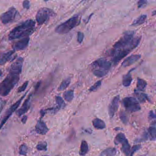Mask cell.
<instances>
[{"label":"cell","mask_w":156,"mask_h":156,"mask_svg":"<svg viewBox=\"0 0 156 156\" xmlns=\"http://www.w3.org/2000/svg\"><path fill=\"white\" fill-rule=\"evenodd\" d=\"M134 34L133 31H126L113 45L109 52L114 64L118 63L139 44L141 37H134Z\"/></svg>","instance_id":"obj_1"},{"label":"cell","mask_w":156,"mask_h":156,"mask_svg":"<svg viewBox=\"0 0 156 156\" xmlns=\"http://www.w3.org/2000/svg\"><path fill=\"white\" fill-rule=\"evenodd\" d=\"M36 23L32 20H28L23 22L13 28L9 34L10 41L28 37L32 33Z\"/></svg>","instance_id":"obj_2"},{"label":"cell","mask_w":156,"mask_h":156,"mask_svg":"<svg viewBox=\"0 0 156 156\" xmlns=\"http://www.w3.org/2000/svg\"><path fill=\"white\" fill-rule=\"evenodd\" d=\"M20 79V75L9 73L5 79L0 83V95L3 97L8 96L17 84Z\"/></svg>","instance_id":"obj_3"},{"label":"cell","mask_w":156,"mask_h":156,"mask_svg":"<svg viewBox=\"0 0 156 156\" xmlns=\"http://www.w3.org/2000/svg\"><path fill=\"white\" fill-rule=\"evenodd\" d=\"M112 64L104 58H99L94 61L91 64L94 70L93 73L97 77H102L107 74L111 68Z\"/></svg>","instance_id":"obj_4"},{"label":"cell","mask_w":156,"mask_h":156,"mask_svg":"<svg viewBox=\"0 0 156 156\" xmlns=\"http://www.w3.org/2000/svg\"><path fill=\"white\" fill-rule=\"evenodd\" d=\"M80 20L81 19L78 15H74L66 21L58 25L55 28V32L61 34H67L79 25Z\"/></svg>","instance_id":"obj_5"},{"label":"cell","mask_w":156,"mask_h":156,"mask_svg":"<svg viewBox=\"0 0 156 156\" xmlns=\"http://www.w3.org/2000/svg\"><path fill=\"white\" fill-rule=\"evenodd\" d=\"M55 15L54 11L47 8H42L39 10L36 15V20L39 25H43L48 21L51 17Z\"/></svg>","instance_id":"obj_6"},{"label":"cell","mask_w":156,"mask_h":156,"mask_svg":"<svg viewBox=\"0 0 156 156\" xmlns=\"http://www.w3.org/2000/svg\"><path fill=\"white\" fill-rule=\"evenodd\" d=\"M122 103L126 110L129 112H137L141 108L138 101L132 97L125 98L122 100Z\"/></svg>","instance_id":"obj_7"},{"label":"cell","mask_w":156,"mask_h":156,"mask_svg":"<svg viewBox=\"0 0 156 156\" xmlns=\"http://www.w3.org/2000/svg\"><path fill=\"white\" fill-rule=\"evenodd\" d=\"M26 94H27V93H25V94H24L22 97H21L16 103L13 104V105L9 108V109H8L7 111L5 112L4 116H3V117L2 119V120L0 121V129H1L5 125V123L8 121V119H9V118L13 114V113L18 109V108L19 107L20 105L21 104L22 101H23V98H25Z\"/></svg>","instance_id":"obj_8"},{"label":"cell","mask_w":156,"mask_h":156,"mask_svg":"<svg viewBox=\"0 0 156 156\" xmlns=\"http://www.w3.org/2000/svg\"><path fill=\"white\" fill-rule=\"evenodd\" d=\"M18 14L17 9L14 7H11L6 12L1 15L0 20L3 24H9L15 20Z\"/></svg>","instance_id":"obj_9"},{"label":"cell","mask_w":156,"mask_h":156,"mask_svg":"<svg viewBox=\"0 0 156 156\" xmlns=\"http://www.w3.org/2000/svg\"><path fill=\"white\" fill-rule=\"evenodd\" d=\"M23 62V58L19 57L10 66L9 69V73H12L20 75L22 71Z\"/></svg>","instance_id":"obj_10"},{"label":"cell","mask_w":156,"mask_h":156,"mask_svg":"<svg viewBox=\"0 0 156 156\" xmlns=\"http://www.w3.org/2000/svg\"><path fill=\"white\" fill-rule=\"evenodd\" d=\"M30 40V37L28 36V37H24L20 41H18L13 45V51H23L25 50L29 45Z\"/></svg>","instance_id":"obj_11"},{"label":"cell","mask_w":156,"mask_h":156,"mask_svg":"<svg viewBox=\"0 0 156 156\" xmlns=\"http://www.w3.org/2000/svg\"><path fill=\"white\" fill-rule=\"evenodd\" d=\"M120 96L119 95H117L115 97L113 100L111 101V103L108 106V114L110 117H113L115 115L116 112L118 109L119 103Z\"/></svg>","instance_id":"obj_12"},{"label":"cell","mask_w":156,"mask_h":156,"mask_svg":"<svg viewBox=\"0 0 156 156\" xmlns=\"http://www.w3.org/2000/svg\"><path fill=\"white\" fill-rule=\"evenodd\" d=\"M31 97V94L29 95L27 99L23 102L21 107L17 110V113H16L17 115L20 117L22 115H24V114H25L29 110V109H30V101Z\"/></svg>","instance_id":"obj_13"},{"label":"cell","mask_w":156,"mask_h":156,"mask_svg":"<svg viewBox=\"0 0 156 156\" xmlns=\"http://www.w3.org/2000/svg\"><path fill=\"white\" fill-rule=\"evenodd\" d=\"M35 130L38 134L40 135H45L49 131V129L47 127L46 124L40 119L37 121L35 127Z\"/></svg>","instance_id":"obj_14"},{"label":"cell","mask_w":156,"mask_h":156,"mask_svg":"<svg viewBox=\"0 0 156 156\" xmlns=\"http://www.w3.org/2000/svg\"><path fill=\"white\" fill-rule=\"evenodd\" d=\"M141 57V55L139 54L132 55L130 56L127 57L124 60L122 63L121 66L123 67H128L129 66L133 64L136 62L138 60H139Z\"/></svg>","instance_id":"obj_15"},{"label":"cell","mask_w":156,"mask_h":156,"mask_svg":"<svg viewBox=\"0 0 156 156\" xmlns=\"http://www.w3.org/2000/svg\"><path fill=\"white\" fill-rule=\"evenodd\" d=\"M15 52V51L12 50L4 53L0 55V66L4 65L7 62L10 61Z\"/></svg>","instance_id":"obj_16"},{"label":"cell","mask_w":156,"mask_h":156,"mask_svg":"<svg viewBox=\"0 0 156 156\" xmlns=\"http://www.w3.org/2000/svg\"><path fill=\"white\" fill-rule=\"evenodd\" d=\"M148 136L151 140L155 141L156 138V121L154 120L149 127L148 130Z\"/></svg>","instance_id":"obj_17"},{"label":"cell","mask_w":156,"mask_h":156,"mask_svg":"<svg viewBox=\"0 0 156 156\" xmlns=\"http://www.w3.org/2000/svg\"><path fill=\"white\" fill-rule=\"evenodd\" d=\"M121 144H122L121 150L123 153H124L126 156H130L131 147L127 139H126L125 141L121 143Z\"/></svg>","instance_id":"obj_18"},{"label":"cell","mask_w":156,"mask_h":156,"mask_svg":"<svg viewBox=\"0 0 156 156\" xmlns=\"http://www.w3.org/2000/svg\"><path fill=\"white\" fill-rule=\"evenodd\" d=\"M93 125L95 128L98 129H102L106 127L105 122L99 118H95L93 120Z\"/></svg>","instance_id":"obj_19"},{"label":"cell","mask_w":156,"mask_h":156,"mask_svg":"<svg viewBox=\"0 0 156 156\" xmlns=\"http://www.w3.org/2000/svg\"><path fill=\"white\" fill-rule=\"evenodd\" d=\"M147 16L146 14H142L134 20L131 24V26H137L143 24L147 20Z\"/></svg>","instance_id":"obj_20"},{"label":"cell","mask_w":156,"mask_h":156,"mask_svg":"<svg viewBox=\"0 0 156 156\" xmlns=\"http://www.w3.org/2000/svg\"><path fill=\"white\" fill-rule=\"evenodd\" d=\"M147 83L146 81L141 79V78L138 77L137 78V83H136V88L137 90H136V91H143L145 90L147 87Z\"/></svg>","instance_id":"obj_21"},{"label":"cell","mask_w":156,"mask_h":156,"mask_svg":"<svg viewBox=\"0 0 156 156\" xmlns=\"http://www.w3.org/2000/svg\"><path fill=\"white\" fill-rule=\"evenodd\" d=\"M132 78L130 72L123 76L122 80V84L125 87H128L132 83Z\"/></svg>","instance_id":"obj_22"},{"label":"cell","mask_w":156,"mask_h":156,"mask_svg":"<svg viewBox=\"0 0 156 156\" xmlns=\"http://www.w3.org/2000/svg\"><path fill=\"white\" fill-rule=\"evenodd\" d=\"M89 150L88 145L87 142L85 140H83L81 143L80 146V151H79V154L81 156H84L86 155Z\"/></svg>","instance_id":"obj_23"},{"label":"cell","mask_w":156,"mask_h":156,"mask_svg":"<svg viewBox=\"0 0 156 156\" xmlns=\"http://www.w3.org/2000/svg\"><path fill=\"white\" fill-rule=\"evenodd\" d=\"M116 151L115 148H108L102 151L99 156H115L116 154Z\"/></svg>","instance_id":"obj_24"},{"label":"cell","mask_w":156,"mask_h":156,"mask_svg":"<svg viewBox=\"0 0 156 156\" xmlns=\"http://www.w3.org/2000/svg\"><path fill=\"white\" fill-rule=\"evenodd\" d=\"M74 97V94L73 90H68L64 93V98L67 102H71L73 99Z\"/></svg>","instance_id":"obj_25"},{"label":"cell","mask_w":156,"mask_h":156,"mask_svg":"<svg viewBox=\"0 0 156 156\" xmlns=\"http://www.w3.org/2000/svg\"><path fill=\"white\" fill-rule=\"evenodd\" d=\"M71 82V79L70 78H68L67 79H65L64 81H62L60 85L59 86L58 88V90L59 91H63L65 89H66L69 85Z\"/></svg>","instance_id":"obj_26"},{"label":"cell","mask_w":156,"mask_h":156,"mask_svg":"<svg viewBox=\"0 0 156 156\" xmlns=\"http://www.w3.org/2000/svg\"><path fill=\"white\" fill-rule=\"evenodd\" d=\"M126 139V136L124 133H118L115 137V143L116 144H121Z\"/></svg>","instance_id":"obj_27"},{"label":"cell","mask_w":156,"mask_h":156,"mask_svg":"<svg viewBox=\"0 0 156 156\" xmlns=\"http://www.w3.org/2000/svg\"><path fill=\"white\" fill-rule=\"evenodd\" d=\"M55 101L57 105V107L60 109L61 108H63L66 105L63 99L59 96H56L55 97Z\"/></svg>","instance_id":"obj_28"},{"label":"cell","mask_w":156,"mask_h":156,"mask_svg":"<svg viewBox=\"0 0 156 156\" xmlns=\"http://www.w3.org/2000/svg\"><path fill=\"white\" fill-rule=\"evenodd\" d=\"M135 93L136 94L140 102H144L146 100H148V98L146 94L143 93H140L138 91H136V90H135Z\"/></svg>","instance_id":"obj_29"},{"label":"cell","mask_w":156,"mask_h":156,"mask_svg":"<svg viewBox=\"0 0 156 156\" xmlns=\"http://www.w3.org/2000/svg\"><path fill=\"white\" fill-rule=\"evenodd\" d=\"M28 152V147L25 144H22L19 148V154L22 156H26Z\"/></svg>","instance_id":"obj_30"},{"label":"cell","mask_w":156,"mask_h":156,"mask_svg":"<svg viewBox=\"0 0 156 156\" xmlns=\"http://www.w3.org/2000/svg\"><path fill=\"white\" fill-rule=\"evenodd\" d=\"M36 148L39 151H46L47 150V144L45 141H41L37 144Z\"/></svg>","instance_id":"obj_31"},{"label":"cell","mask_w":156,"mask_h":156,"mask_svg":"<svg viewBox=\"0 0 156 156\" xmlns=\"http://www.w3.org/2000/svg\"><path fill=\"white\" fill-rule=\"evenodd\" d=\"M101 84H102V81L101 80L98 81L90 87L89 91H90V92H94V91H96L100 87Z\"/></svg>","instance_id":"obj_32"},{"label":"cell","mask_w":156,"mask_h":156,"mask_svg":"<svg viewBox=\"0 0 156 156\" xmlns=\"http://www.w3.org/2000/svg\"><path fill=\"white\" fill-rule=\"evenodd\" d=\"M119 117H120V119H121V121L123 124H125V125L127 124L129 119L126 115L125 113L122 112V113H120Z\"/></svg>","instance_id":"obj_33"},{"label":"cell","mask_w":156,"mask_h":156,"mask_svg":"<svg viewBox=\"0 0 156 156\" xmlns=\"http://www.w3.org/2000/svg\"><path fill=\"white\" fill-rule=\"evenodd\" d=\"M141 147V145H136L133 146L132 148H131V150H130V156H133L134 153L136 152L139 150L140 149Z\"/></svg>","instance_id":"obj_34"},{"label":"cell","mask_w":156,"mask_h":156,"mask_svg":"<svg viewBox=\"0 0 156 156\" xmlns=\"http://www.w3.org/2000/svg\"><path fill=\"white\" fill-rule=\"evenodd\" d=\"M28 84H29V81H26V82H24L23 84L19 87L18 90V93H22V92L25 91V89L28 87Z\"/></svg>","instance_id":"obj_35"},{"label":"cell","mask_w":156,"mask_h":156,"mask_svg":"<svg viewBox=\"0 0 156 156\" xmlns=\"http://www.w3.org/2000/svg\"><path fill=\"white\" fill-rule=\"evenodd\" d=\"M84 38V34L82 32H78L77 33V41L78 43L81 44L83 42Z\"/></svg>","instance_id":"obj_36"},{"label":"cell","mask_w":156,"mask_h":156,"mask_svg":"<svg viewBox=\"0 0 156 156\" xmlns=\"http://www.w3.org/2000/svg\"><path fill=\"white\" fill-rule=\"evenodd\" d=\"M147 1H139L137 2V7L139 9L145 7L147 5Z\"/></svg>","instance_id":"obj_37"},{"label":"cell","mask_w":156,"mask_h":156,"mask_svg":"<svg viewBox=\"0 0 156 156\" xmlns=\"http://www.w3.org/2000/svg\"><path fill=\"white\" fill-rule=\"evenodd\" d=\"M6 102L5 100L0 99V114L3 110V108L6 105Z\"/></svg>","instance_id":"obj_38"},{"label":"cell","mask_w":156,"mask_h":156,"mask_svg":"<svg viewBox=\"0 0 156 156\" xmlns=\"http://www.w3.org/2000/svg\"><path fill=\"white\" fill-rule=\"evenodd\" d=\"M23 8L26 9H29L30 8V2L29 1H25L23 3Z\"/></svg>","instance_id":"obj_39"},{"label":"cell","mask_w":156,"mask_h":156,"mask_svg":"<svg viewBox=\"0 0 156 156\" xmlns=\"http://www.w3.org/2000/svg\"><path fill=\"white\" fill-rule=\"evenodd\" d=\"M149 117L151 119H154L155 120L156 115H155V113L153 111H151L149 112Z\"/></svg>","instance_id":"obj_40"},{"label":"cell","mask_w":156,"mask_h":156,"mask_svg":"<svg viewBox=\"0 0 156 156\" xmlns=\"http://www.w3.org/2000/svg\"><path fill=\"white\" fill-rule=\"evenodd\" d=\"M27 120V117L26 115L23 116L22 118L21 121L23 124H25Z\"/></svg>","instance_id":"obj_41"},{"label":"cell","mask_w":156,"mask_h":156,"mask_svg":"<svg viewBox=\"0 0 156 156\" xmlns=\"http://www.w3.org/2000/svg\"><path fill=\"white\" fill-rule=\"evenodd\" d=\"M2 70L0 69V77H1V76H2Z\"/></svg>","instance_id":"obj_42"},{"label":"cell","mask_w":156,"mask_h":156,"mask_svg":"<svg viewBox=\"0 0 156 156\" xmlns=\"http://www.w3.org/2000/svg\"><path fill=\"white\" fill-rule=\"evenodd\" d=\"M152 15H154V16L156 15V11H153V14H152Z\"/></svg>","instance_id":"obj_43"},{"label":"cell","mask_w":156,"mask_h":156,"mask_svg":"<svg viewBox=\"0 0 156 156\" xmlns=\"http://www.w3.org/2000/svg\"><path fill=\"white\" fill-rule=\"evenodd\" d=\"M42 156H48V155H42Z\"/></svg>","instance_id":"obj_44"}]
</instances>
